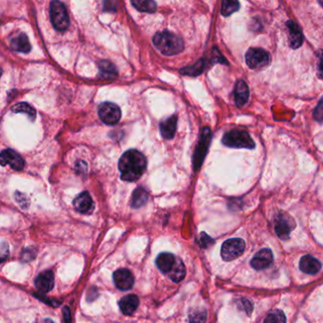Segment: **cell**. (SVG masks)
Listing matches in <instances>:
<instances>
[{
  "instance_id": "6da1fadb",
  "label": "cell",
  "mask_w": 323,
  "mask_h": 323,
  "mask_svg": "<svg viewBox=\"0 0 323 323\" xmlns=\"http://www.w3.org/2000/svg\"><path fill=\"white\" fill-rule=\"evenodd\" d=\"M121 179L132 182L139 179L147 168V159L137 150H129L122 155L118 163Z\"/></svg>"
},
{
  "instance_id": "7a4b0ae2",
  "label": "cell",
  "mask_w": 323,
  "mask_h": 323,
  "mask_svg": "<svg viewBox=\"0 0 323 323\" xmlns=\"http://www.w3.org/2000/svg\"><path fill=\"white\" fill-rule=\"evenodd\" d=\"M153 44L157 50L165 55H175L184 49L182 40L168 31L157 32L153 38Z\"/></svg>"
},
{
  "instance_id": "3957f363",
  "label": "cell",
  "mask_w": 323,
  "mask_h": 323,
  "mask_svg": "<svg viewBox=\"0 0 323 323\" xmlns=\"http://www.w3.org/2000/svg\"><path fill=\"white\" fill-rule=\"evenodd\" d=\"M222 143L231 148H246L254 149L255 143L247 131L233 129L224 134Z\"/></svg>"
},
{
  "instance_id": "277c9868",
  "label": "cell",
  "mask_w": 323,
  "mask_h": 323,
  "mask_svg": "<svg viewBox=\"0 0 323 323\" xmlns=\"http://www.w3.org/2000/svg\"><path fill=\"white\" fill-rule=\"evenodd\" d=\"M50 19L55 30L64 32L69 27V16L65 6L60 1L50 3Z\"/></svg>"
},
{
  "instance_id": "5b68a950",
  "label": "cell",
  "mask_w": 323,
  "mask_h": 323,
  "mask_svg": "<svg viewBox=\"0 0 323 323\" xmlns=\"http://www.w3.org/2000/svg\"><path fill=\"white\" fill-rule=\"evenodd\" d=\"M245 248L246 244L244 240L240 238L229 239L221 247V257L224 261H233L243 254Z\"/></svg>"
},
{
  "instance_id": "8992f818",
  "label": "cell",
  "mask_w": 323,
  "mask_h": 323,
  "mask_svg": "<svg viewBox=\"0 0 323 323\" xmlns=\"http://www.w3.org/2000/svg\"><path fill=\"white\" fill-rule=\"evenodd\" d=\"M246 63L251 69H263L270 64V55L260 48H251L246 53Z\"/></svg>"
},
{
  "instance_id": "52a82bcc",
  "label": "cell",
  "mask_w": 323,
  "mask_h": 323,
  "mask_svg": "<svg viewBox=\"0 0 323 323\" xmlns=\"http://www.w3.org/2000/svg\"><path fill=\"white\" fill-rule=\"evenodd\" d=\"M98 116L105 125H117L121 119V110L116 103L105 101L98 107Z\"/></svg>"
},
{
  "instance_id": "ba28073f",
  "label": "cell",
  "mask_w": 323,
  "mask_h": 323,
  "mask_svg": "<svg viewBox=\"0 0 323 323\" xmlns=\"http://www.w3.org/2000/svg\"><path fill=\"white\" fill-rule=\"evenodd\" d=\"M211 138H212V133H211L210 128L205 127L203 130V133H202L201 137H200L198 147H197L196 153L194 155V168H195V170H198L199 168H201L204 159H205V156L207 154L208 148H209Z\"/></svg>"
},
{
  "instance_id": "9c48e42d",
  "label": "cell",
  "mask_w": 323,
  "mask_h": 323,
  "mask_svg": "<svg viewBox=\"0 0 323 323\" xmlns=\"http://www.w3.org/2000/svg\"><path fill=\"white\" fill-rule=\"evenodd\" d=\"M296 224L290 215L285 212H280L275 218L276 234L283 240H287L291 231L295 228Z\"/></svg>"
},
{
  "instance_id": "30bf717a",
  "label": "cell",
  "mask_w": 323,
  "mask_h": 323,
  "mask_svg": "<svg viewBox=\"0 0 323 323\" xmlns=\"http://www.w3.org/2000/svg\"><path fill=\"white\" fill-rule=\"evenodd\" d=\"M0 165H10L15 171H20L24 168L25 162L23 158L12 149L3 150L0 153Z\"/></svg>"
},
{
  "instance_id": "8fae6325",
  "label": "cell",
  "mask_w": 323,
  "mask_h": 323,
  "mask_svg": "<svg viewBox=\"0 0 323 323\" xmlns=\"http://www.w3.org/2000/svg\"><path fill=\"white\" fill-rule=\"evenodd\" d=\"M273 261V254L270 249H264L258 251L251 259V265L256 270L267 268Z\"/></svg>"
},
{
  "instance_id": "7c38bea8",
  "label": "cell",
  "mask_w": 323,
  "mask_h": 323,
  "mask_svg": "<svg viewBox=\"0 0 323 323\" xmlns=\"http://www.w3.org/2000/svg\"><path fill=\"white\" fill-rule=\"evenodd\" d=\"M114 282L119 290H129L134 284V277L132 272L126 268H120L114 273Z\"/></svg>"
},
{
  "instance_id": "4fadbf2b",
  "label": "cell",
  "mask_w": 323,
  "mask_h": 323,
  "mask_svg": "<svg viewBox=\"0 0 323 323\" xmlns=\"http://www.w3.org/2000/svg\"><path fill=\"white\" fill-rule=\"evenodd\" d=\"M287 28L289 34V46L291 49H299L303 42V35L299 25L292 21L288 20L287 22Z\"/></svg>"
},
{
  "instance_id": "5bb4252c",
  "label": "cell",
  "mask_w": 323,
  "mask_h": 323,
  "mask_svg": "<svg viewBox=\"0 0 323 323\" xmlns=\"http://www.w3.org/2000/svg\"><path fill=\"white\" fill-rule=\"evenodd\" d=\"M73 205L76 211L84 214L90 213L94 210V202L92 200L91 195L87 192L80 194L74 200Z\"/></svg>"
},
{
  "instance_id": "9a60e30c",
  "label": "cell",
  "mask_w": 323,
  "mask_h": 323,
  "mask_svg": "<svg viewBox=\"0 0 323 323\" xmlns=\"http://www.w3.org/2000/svg\"><path fill=\"white\" fill-rule=\"evenodd\" d=\"M35 286L38 291L43 294L52 290L54 286V275L52 271L48 270L39 274L36 278Z\"/></svg>"
},
{
  "instance_id": "2e32d148",
  "label": "cell",
  "mask_w": 323,
  "mask_h": 323,
  "mask_svg": "<svg viewBox=\"0 0 323 323\" xmlns=\"http://www.w3.org/2000/svg\"><path fill=\"white\" fill-rule=\"evenodd\" d=\"M299 268L303 273L317 274L322 268V263L311 255H304L299 261Z\"/></svg>"
},
{
  "instance_id": "e0dca14e",
  "label": "cell",
  "mask_w": 323,
  "mask_h": 323,
  "mask_svg": "<svg viewBox=\"0 0 323 323\" xmlns=\"http://www.w3.org/2000/svg\"><path fill=\"white\" fill-rule=\"evenodd\" d=\"M234 93H235V101L236 106L242 107L248 102L250 97V90L248 85L243 80H238L236 82Z\"/></svg>"
},
{
  "instance_id": "ac0fdd59",
  "label": "cell",
  "mask_w": 323,
  "mask_h": 323,
  "mask_svg": "<svg viewBox=\"0 0 323 323\" xmlns=\"http://www.w3.org/2000/svg\"><path fill=\"white\" fill-rule=\"evenodd\" d=\"M177 122H178L177 115H172L166 121L162 122L160 125V131L162 136L167 139L173 138L177 129Z\"/></svg>"
},
{
  "instance_id": "d6986e66",
  "label": "cell",
  "mask_w": 323,
  "mask_h": 323,
  "mask_svg": "<svg viewBox=\"0 0 323 323\" xmlns=\"http://www.w3.org/2000/svg\"><path fill=\"white\" fill-rule=\"evenodd\" d=\"M119 308L124 315H132L139 306V298L135 295H127L119 300Z\"/></svg>"
},
{
  "instance_id": "ffe728a7",
  "label": "cell",
  "mask_w": 323,
  "mask_h": 323,
  "mask_svg": "<svg viewBox=\"0 0 323 323\" xmlns=\"http://www.w3.org/2000/svg\"><path fill=\"white\" fill-rule=\"evenodd\" d=\"M11 47L13 50L28 53L31 50L29 38L24 32H18L11 39Z\"/></svg>"
},
{
  "instance_id": "44dd1931",
  "label": "cell",
  "mask_w": 323,
  "mask_h": 323,
  "mask_svg": "<svg viewBox=\"0 0 323 323\" xmlns=\"http://www.w3.org/2000/svg\"><path fill=\"white\" fill-rule=\"evenodd\" d=\"M176 261V257L168 252H164L158 255L156 258V265L160 269L161 272L167 274L172 269Z\"/></svg>"
},
{
  "instance_id": "7402d4cb",
  "label": "cell",
  "mask_w": 323,
  "mask_h": 323,
  "mask_svg": "<svg viewBox=\"0 0 323 323\" xmlns=\"http://www.w3.org/2000/svg\"><path fill=\"white\" fill-rule=\"evenodd\" d=\"M99 76L105 80H112L117 78V69L116 65L108 60H102L98 63Z\"/></svg>"
},
{
  "instance_id": "603a6c76",
  "label": "cell",
  "mask_w": 323,
  "mask_h": 323,
  "mask_svg": "<svg viewBox=\"0 0 323 323\" xmlns=\"http://www.w3.org/2000/svg\"><path fill=\"white\" fill-rule=\"evenodd\" d=\"M167 275H168V278L174 283H179L180 281H182L184 279L185 266L180 259L176 258V261H175L172 269Z\"/></svg>"
},
{
  "instance_id": "cb8c5ba5",
  "label": "cell",
  "mask_w": 323,
  "mask_h": 323,
  "mask_svg": "<svg viewBox=\"0 0 323 323\" xmlns=\"http://www.w3.org/2000/svg\"><path fill=\"white\" fill-rule=\"evenodd\" d=\"M148 199V194L143 188H137L132 194L131 206L133 209H139L143 207Z\"/></svg>"
},
{
  "instance_id": "d4e9b609",
  "label": "cell",
  "mask_w": 323,
  "mask_h": 323,
  "mask_svg": "<svg viewBox=\"0 0 323 323\" xmlns=\"http://www.w3.org/2000/svg\"><path fill=\"white\" fill-rule=\"evenodd\" d=\"M132 5L138 11L144 13H153L156 11V3L152 0L132 1Z\"/></svg>"
},
{
  "instance_id": "484cf974",
  "label": "cell",
  "mask_w": 323,
  "mask_h": 323,
  "mask_svg": "<svg viewBox=\"0 0 323 323\" xmlns=\"http://www.w3.org/2000/svg\"><path fill=\"white\" fill-rule=\"evenodd\" d=\"M205 66H206V63H205L204 59L203 60H199L195 65H190V66L183 67L182 69H180V73L181 74L189 75V76L196 77V76L202 74L204 72V70L205 69Z\"/></svg>"
},
{
  "instance_id": "4316f807",
  "label": "cell",
  "mask_w": 323,
  "mask_h": 323,
  "mask_svg": "<svg viewBox=\"0 0 323 323\" xmlns=\"http://www.w3.org/2000/svg\"><path fill=\"white\" fill-rule=\"evenodd\" d=\"M12 111L15 113H24L26 114L30 121H34L36 118L35 109L29 103L27 102H19L13 105L12 108Z\"/></svg>"
},
{
  "instance_id": "83f0119b",
  "label": "cell",
  "mask_w": 323,
  "mask_h": 323,
  "mask_svg": "<svg viewBox=\"0 0 323 323\" xmlns=\"http://www.w3.org/2000/svg\"><path fill=\"white\" fill-rule=\"evenodd\" d=\"M240 4L237 1L224 0L221 4V13L224 16H229L232 13H235L239 10Z\"/></svg>"
},
{
  "instance_id": "f1b7e54d",
  "label": "cell",
  "mask_w": 323,
  "mask_h": 323,
  "mask_svg": "<svg viewBox=\"0 0 323 323\" xmlns=\"http://www.w3.org/2000/svg\"><path fill=\"white\" fill-rule=\"evenodd\" d=\"M264 323H287V318L283 311H272L264 319Z\"/></svg>"
},
{
  "instance_id": "f546056e",
  "label": "cell",
  "mask_w": 323,
  "mask_h": 323,
  "mask_svg": "<svg viewBox=\"0 0 323 323\" xmlns=\"http://www.w3.org/2000/svg\"><path fill=\"white\" fill-rule=\"evenodd\" d=\"M207 319V313L203 309L194 311L189 316L190 323H205Z\"/></svg>"
},
{
  "instance_id": "4dcf8cb0",
  "label": "cell",
  "mask_w": 323,
  "mask_h": 323,
  "mask_svg": "<svg viewBox=\"0 0 323 323\" xmlns=\"http://www.w3.org/2000/svg\"><path fill=\"white\" fill-rule=\"evenodd\" d=\"M36 257L35 249H25L22 252H21V257L20 260L23 262H28L33 260Z\"/></svg>"
},
{
  "instance_id": "1f68e13d",
  "label": "cell",
  "mask_w": 323,
  "mask_h": 323,
  "mask_svg": "<svg viewBox=\"0 0 323 323\" xmlns=\"http://www.w3.org/2000/svg\"><path fill=\"white\" fill-rule=\"evenodd\" d=\"M237 305H238V308H239L240 310L246 312L248 315H250L251 312H252V310H253L252 303H251L249 299H247V298H241L239 301H238Z\"/></svg>"
},
{
  "instance_id": "d6a6232c",
  "label": "cell",
  "mask_w": 323,
  "mask_h": 323,
  "mask_svg": "<svg viewBox=\"0 0 323 323\" xmlns=\"http://www.w3.org/2000/svg\"><path fill=\"white\" fill-rule=\"evenodd\" d=\"M314 119L319 123L323 122V98L320 100V102L318 103L317 107L314 110Z\"/></svg>"
},
{
  "instance_id": "836d02e7",
  "label": "cell",
  "mask_w": 323,
  "mask_h": 323,
  "mask_svg": "<svg viewBox=\"0 0 323 323\" xmlns=\"http://www.w3.org/2000/svg\"><path fill=\"white\" fill-rule=\"evenodd\" d=\"M199 243H200V245H201L203 248H209L211 245L214 244V240H213L211 237L209 236V235H207L206 233L203 232V233L201 234V236H200Z\"/></svg>"
},
{
  "instance_id": "e575fe53",
  "label": "cell",
  "mask_w": 323,
  "mask_h": 323,
  "mask_svg": "<svg viewBox=\"0 0 323 323\" xmlns=\"http://www.w3.org/2000/svg\"><path fill=\"white\" fill-rule=\"evenodd\" d=\"M318 56V74L323 79V50H320L317 53Z\"/></svg>"
},
{
  "instance_id": "d590c367",
  "label": "cell",
  "mask_w": 323,
  "mask_h": 323,
  "mask_svg": "<svg viewBox=\"0 0 323 323\" xmlns=\"http://www.w3.org/2000/svg\"><path fill=\"white\" fill-rule=\"evenodd\" d=\"M9 255V247L7 244H0V262L5 261Z\"/></svg>"
},
{
  "instance_id": "8d00e7d4",
  "label": "cell",
  "mask_w": 323,
  "mask_h": 323,
  "mask_svg": "<svg viewBox=\"0 0 323 323\" xmlns=\"http://www.w3.org/2000/svg\"><path fill=\"white\" fill-rule=\"evenodd\" d=\"M62 314H63V319H64V323H71V313H70V309L67 306H64L62 309Z\"/></svg>"
},
{
  "instance_id": "74e56055",
  "label": "cell",
  "mask_w": 323,
  "mask_h": 323,
  "mask_svg": "<svg viewBox=\"0 0 323 323\" xmlns=\"http://www.w3.org/2000/svg\"><path fill=\"white\" fill-rule=\"evenodd\" d=\"M36 298H40L41 300H43L44 302H46V303H48V304H49V305H52V306H54V307H56V306H58V305H60V302H59V301H55V300H48V298H44V297H42V296H40V295H35Z\"/></svg>"
},
{
  "instance_id": "f35d334b",
  "label": "cell",
  "mask_w": 323,
  "mask_h": 323,
  "mask_svg": "<svg viewBox=\"0 0 323 323\" xmlns=\"http://www.w3.org/2000/svg\"><path fill=\"white\" fill-rule=\"evenodd\" d=\"M19 195H20V197H18L17 195H15V198H16L17 202H18L22 207L26 208V207H27V204H28V201H27L26 196H25L24 194H20V193H19Z\"/></svg>"
},
{
  "instance_id": "ab89813d",
  "label": "cell",
  "mask_w": 323,
  "mask_h": 323,
  "mask_svg": "<svg viewBox=\"0 0 323 323\" xmlns=\"http://www.w3.org/2000/svg\"><path fill=\"white\" fill-rule=\"evenodd\" d=\"M45 323H53V322H52L51 320H48H48H46V321H45Z\"/></svg>"
},
{
  "instance_id": "60d3db41",
  "label": "cell",
  "mask_w": 323,
  "mask_h": 323,
  "mask_svg": "<svg viewBox=\"0 0 323 323\" xmlns=\"http://www.w3.org/2000/svg\"><path fill=\"white\" fill-rule=\"evenodd\" d=\"M319 3H320V4H321L323 7V1H319Z\"/></svg>"
},
{
  "instance_id": "b9f144b4",
  "label": "cell",
  "mask_w": 323,
  "mask_h": 323,
  "mask_svg": "<svg viewBox=\"0 0 323 323\" xmlns=\"http://www.w3.org/2000/svg\"><path fill=\"white\" fill-rule=\"evenodd\" d=\"M1 75H2V69L0 68V77H1Z\"/></svg>"
}]
</instances>
